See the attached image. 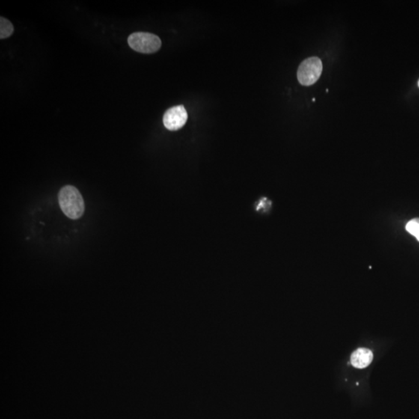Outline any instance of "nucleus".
I'll list each match as a JSON object with an SVG mask.
<instances>
[{"label":"nucleus","mask_w":419,"mask_h":419,"mask_svg":"<svg viewBox=\"0 0 419 419\" xmlns=\"http://www.w3.org/2000/svg\"><path fill=\"white\" fill-rule=\"evenodd\" d=\"M373 355L371 350L366 348H360L351 355V363L357 369H364L370 366L373 361Z\"/></svg>","instance_id":"5"},{"label":"nucleus","mask_w":419,"mask_h":419,"mask_svg":"<svg viewBox=\"0 0 419 419\" xmlns=\"http://www.w3.org/2000/svg\"><path fill=\"white\" fill-rule=\"evenodd\" d=\"M322 62L320 58L311 57L307 58L300 65L298 70V78L303 86L313 85L316 83L322 75Z\"/></svg>","instance_id":"3"},{"label":"nucleus","mask_w":419,"mask_h":419,"mask_svg":"<svg viewBox=\"0 0 419 419\" xmlns=\"http://www.w3.org/2000/svg\"><path fill=\"white\" fill-rule=\"evenodd\" d=\"M58 202L63 213L71 219H78L85 212L83 198L75 186L68 185L61 188Z\"/></svg>","instance_id":"1"},{"label":"nucleus","mask_w":419,"mask_h":419,"mask_svg":"<svg viewBox=\"0 0 419 419\" xmlns=\"http://www.w3.org/2000/svg\"><path fill=\"white\" fill-rule=\"evenodd\" d=\"M407 232L412 235L419 242V218H414L406 224Z\"/></svg>","instance_id":"7"},{"label":"nucleus","mask_w":419,"mask_h":419,"mask_svg":"<svg viewBox=\"0 0 419 419\" xmlns=\"http://www.w3.org/2000/svg\"><path fill=\"white\" fill-rule=\"evenodd\" d=\"M417 85H418V87H419V80H418V82H417Z\"/></svg>","instance_id":"8"},{"label":"nucleus","mask_w":419,"mask_h":419,"mask_svg":"<svg viewBox=\"0 0 419 419\" xmlns=\"http://www.w3.org/2000/svg\"><path fill=\"white\" fill-rule=\"evenodd\" d=\"M188 114L182 105L169 109L163 116L164 126L170 131H177L186 124Z\"/></svg>","instance_id":"4"},{"label":"nucleus","mask_w":419,"mask_h":419,"mask_svg":"<svg viewBox=\"0 0 419 419\" xmlns=\"http://www.w3.org/2000/svg\"><path fill=\"white\" fill-rule=\"evenodd\" d=\"M13 24L6 18L1 16L0 17V38L4 39L11 36L13 34Z\"/></svg>","instance_id":"6"},{"label":"nucleus","mask_w":419,"mask_h":419,"mask_svg":"<svg viewBox=\"0 0 419 419\" xmlns=\"http://www.w3.org/2000/svg\"><path fill=\"white\" fill-rule=\"evenodd\" d=\"M128 41L132 49L143 54L155 53L162 46L160 38L150 33H134L129 36Z\"/></svg>","instance_id":"2"}]
</instances>
